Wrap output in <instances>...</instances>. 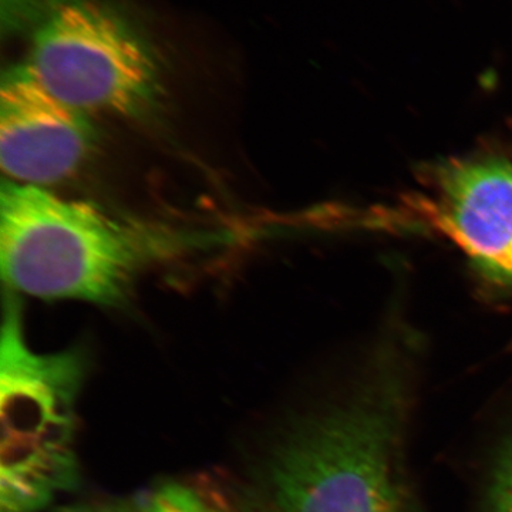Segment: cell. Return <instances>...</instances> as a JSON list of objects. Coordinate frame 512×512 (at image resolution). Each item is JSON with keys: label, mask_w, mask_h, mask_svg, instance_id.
Segmentation results:
<instances>
[{"label": "cell", "mask_w": 512, "mask_h": 512, "mask_svg": "<svg viewBox=\"0 0 512 512\" xmlns=\"http://www.w3.org/2000/svg\"><path fill=\"white\" fill-rule=\"evenodd\" d=\"M197 241L43 187L6 180L0 190L3 281L43 301L119 305L144 269Z\"/></svg>", "instance_id": "cell-1"}, {"label": "cell", "mask_w": 512, "mask_h": 512, "mask_svg": "<svg viewBox=\"0 0 512 512\" xmlns=\"http://www.w3.org/2000/svg\"><path fill=\"white\" fill-rule=\"evenodd\" d=\"M399 387L373 386L276 448L254 512H397Z\"/></svg>", "instance_id": "cell-2"}, {"label": "cell", "mask_w": 512, "mask_h": 512, "mask_svg": "<svg viewBox=\"0 0 512 512\" xmlns=\"http://www.w3.org/2000/svg\"><path fill=\"white\" fill-rule=\"evenodd\" d=\"M0 342V512H40L79 480L74 437L83 357L30 349L13 301Z\"/></svg>", "instance_id": "cell-3"}, {"label": "cell", "mask_w": 512, "mask_h": 512, "mask_svg": "<svg viewBox=\"0 0 512 512\" xmlns=\"http://www.w3.org/2000/svg\"><path fill=\"white\" fill-rule=\"evenodd\" d=\"M26 62L53 96L84 114L136 116L160 93L153 47L104 0L46 2Z\"/></svg>", "instance_id": "cell-4"}, {"label": "cell", "mask_w": 512, "mask_h": 512, "mask_svg": "<svg viewBox=\"0 0 512 512\" xmlns=\"http://www.w3.org/2000/svg\"><path fill=\"white\" fill-rule=\"evenodd\" d=\"M87 114L53 96L28 62L9 67L0 86V165L9 181L43 187L79 170L92 151Z\"/></svg>", "instance_id": "cell-5"}, {"label": "cell", "mask_w": 512, "mask_h": 512, "mask_svg": "<svg viewBox=\"0 0 512 512\" xmlns=\"http://www.w3.org/2000/svg\"><path fill=\"white\" fill-rule=\"evenodd\" d=\"M441 231L495 281L512 285V164L503 158L451 161L436 184Z\"/></svg>", "instance_id": "cell-6"}, {"label": "cell", "mask_w": 512, "mask_h": 512, "mask_svg": "<svg viewBox=\"0 0 512 512\" xmlns=\"http://www.w3.org/2000/svg\"><path fill=\"white\" fill-rule=\"evenodd\" d=\"M137 512H231L217 491L200 485L168 483L148 494Z\"/></svg>", "instance_id": "cell-7"}, {"label": "cell", "mask_w": 512, "mask_h": 512, "mask_svg": "<svg viewBox=\"0 0 512 512\" xmlns=\"http://www.w3.org/2000/svg\"><path fill=\"white\" fill-rule=\"evenodd\" d=\"M490 503L493 512H512V441L495 464Z\"/></svg>", "instance_id": "cell-8"}, {"label": "cell", "mask_w": 512, "mask_h": 512, "mask_svg": "<svg viewBox=\"0 0 512 512\" xmlns=\"http://www.w3.org/2000/svg\"><path fill=\"white\" fill-rule=\"evenodd\" d=\"M46 3L43 0H2L3 30L15 32L40 18Z\"/></svg>", "instance_id": "cell-9"}, {"label": "cell", "mask_w": 512, "mask_h": 512, "mask_svg": "<svg viewBox=\"0 0 512 512\" xmlns=\"http://www.w3.org/2000/svg\"><path fill=\"white\" fill-rule=\"evenodd\" d=\"M52 512H120L111 510V508L99 507V505H66V507L56 508Z\"/></svg>", "instance_id": "cell-10"}]
</instances>
